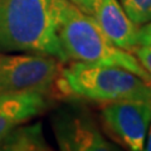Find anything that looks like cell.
Returning <instances> with one entry per match:
<instances>
[{"mask_svg": "<svg viewBox=\"0 0 151 151\" xmlns=\"http://www.w3.org/2000/svg\"><path fill=\"white\" fill-rule=\"evenodd\" d=\"M65 0H0V52L52 55L68 62L59 40Z\"/></svg>", "mask_w": 151, "mask_h": 151, "instance_id": "obj_1", "label": "cell"}, {"mask_svg": "<svg viewBox=\"0 0 151 151\" xmlns=\"http://www.w3.org/2000/svg\"><path fill=\"white\" fill-rule=\"evenodd\" d=\"M59 40L68 62L117 65L142 78L149 84L151 76L129 50L117 47L103 32L93 17L83 13L69 0L64 6L59 23Z\"/></svg>", "mask_w": 151, "mask_h": 151, "instance_id": "obj_2", "label": "cell"}, {"mask_svg": "<svg viewBox=\"0 0 151 151\" xmlns=\"http://www.w3.org/2000/svg\"><path fill=\"white\" fill-rule=\"evenodd\" d=\"M59 89L103 105L117 101L150 102L149 83L117 65L69 60L62 67Z\"/></svg>", "mask_w": 151, "mask_h": 151, "instance_id": "obj_3", "label": "cell"}, {"mask_svg": "<svg viewBox=\"0 0 151 151\" xmlns=\"http://www.w3.org/2000/svg\"><path fill=\"white\" fill-rule=\"evenodd\" d=\"M63 63L47 54L0 52V93L37 89L52 94L59 88Z\"/></svg>", "mask_w": 151, "mask_h": 151, "instance_id": "obj_4", "label": "cell"}, {"mask_svg": "<svg viewBox=\"0 0 151 151\" xmlns=\"http://www.w3.org/2000/svg\"><path fill=\"white\" fill-rule=\"evenodd\" d=\"M52 130L59 150L117 151L86 108L64 105L52 115Z\"/></svg>", "mask_w": 151, "mask_h": 151, "instance_id": "obj_5", "label": "cell"}, {"mask_svg": "<svg viewBox=\"0 0 151 151\" xmlns=\"http://www.w3.org/2000/svg\"><path fill=\"white\" fill-rule=\"evenodd\" d=\"M101 120L106 130L131 151H142L151 122V103L147 101H117L105 103Z\"/></svg>", "mask_w": 151, "mask_h": 151, "instance_id": "obj_6", "label": "cell"}, {"mask_svg": "<svg viewBox=\"0 0 151 151\" xmlns=\"http://www.w3.org/2000/svg\"><path fill=\"white\" fill-rule=\"evenodd\" d=\"M49 97V93L37 89L0 93V141L17 126L45 112Z\"/></svg>", "mask_w": 151, "mask_h": 151, "instance_id": "obj_7", "label": "cell"}, {"mask_svg": "<svg viewBox=\"0 0 151 151\" xmlns=\"http://www.w3.org/2000/svg\"><path fill=\"white\" fill-rule=\"evenodd\" d=\"M92 17L117 47L132 53L137 45L139 27L129 18L119 0H100Z\"/></svg>", "mask_w": 151, "mask_h": 151, "instance_id": "obj_8", "label": "cell"}, {"mask_svg": "<svg viewBox=\"0 0 151 151\" xmlns=\"http://www.w3.org/2000/svg\"><path fill=\"white\" fill-rule=\"evenodd\" d=\"M42 122L17 126L0 141V151H50Z\"/></svg>", "mask_w": 151, "mask_h": 151, "instance_id": "obj_9", "label": "cell"}, {"mask_svg": "<svg viewBox=\"0 0 151 151\" xmlns=\"http://www.w3.org/2000/svg\"><path fill=\"white\" fill-rule=\"evenodd\" d=\"M129 18L137 27L151 20V0H119Z\"/></svg>", "mask_w": 151, "mask_h": 151, "instance_id": "obj_10", "label": "cell"}, {"mask_svg": "<svg viewBox=\"0 0 151 151\" xmlns=\"http://www.w3.org/2000/svg\"><path fill=\"white\" fill-rule=\"evenodd\" d=\"M140 64L151 76V44L150 45H136L132 50Z\"/></svg>", "mask_w": 151, "mask_h": 151, "instance_id": "obj_11", "label": "cell"}, {"mask_svg": "<svg viewBox=\"0 0 151 151\" xmlns=\"http://www.w3.org/2000/svg\"><path fill=\"white\" fill-rule=\"evenodd\" d=\"M69 1L72 3L73 5L77 6L79 10H82L83 13H86L92 17L94 12H96L100 0H69Z\"/></svg>", "mask_w": 151, "mask_h": 151, "instance_id": "obj_12", "label": "cell"}, {"mask_svg": "<svg viewBox=\"0 0 151 151\" xmlns=\"http://www.w3.org/2000/svg\"><path fill=\"white\" fill-rule=\"evenodd\" d=\"M151 44V20L146 24L139 27L137 30V45Z\"/></svg>", "mask_w": 151, "mask_h": 151, "instance_id": "obj_13", "label": "cell"}, {"mask_svg": "<svg viewBox=\"0 0 151 151\" xmlns=\"http://www.w3.org/2000/svg\"><path fill=\"white\" fill-rule=\"evenodd\" d=\"M144 150H146V151H151V122H150V125H149L147 134H146V140H145Z\"/></svg>", "mask_w": 151, "mask_h": 151, "instance_id": "obj_14", "label": "cell"}, {"mask_svg": "<svg viewBox=\"0 0 151 151\" xmlns=\"http://www.w3.org/2000/svg\"><path fill=\"white\" fill-rule=\"evenodd\" d=\"M149 87H150V103H151V83L149 84Z\"/></svg>", "mask_w": 151, "mask_h": 151, "instance_id": "obj_15", "label": "cell"}]
</instances>
